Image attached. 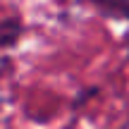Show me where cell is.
<instances>
[{"label": "cell", "instance_id": "1", "mask_svg": "<svg viewBox=\"0 0 129 129\" xmlns=\"http://www.w3.org/2000/svg\"><path fill=\"white\" fill-rule=\"evenodd\" d=\"M22 34H24V22L19 14H10V17L0 19V50L12 48L22 38Z\"/></svg>", "mask_w": 129, "mask_h": 129}, {"label": "cell", "instance_id": "2", "mask_svg": "<svg viewBox=\"0 0 129 129\" xmlns=\"http://www.w3.org/2000/svg\"><path fill=\"white\" fill-rule=\"evenodd\" d=\"M84 3H88L101 17L129 22V0H84Z\"/></svg>", "mask_w": 129, "mask_h": 129}, {"label": "cell", "instance_id": "3", "mask_svg": "<svg viewBox=\"0 0 129 129\" xmlns=\"http://www.w3.org/2000/svg\"><path fill=\"white\" fill-rule=\"evenodd\" d=\"M96 93H98V88H96V86H93V88H86V93H81V96H79L77 101H74V108H81L84 103H86L91 96H96Z\"/></svg>", "mask_w": 129, "mask_h": 129}]
</instances>
